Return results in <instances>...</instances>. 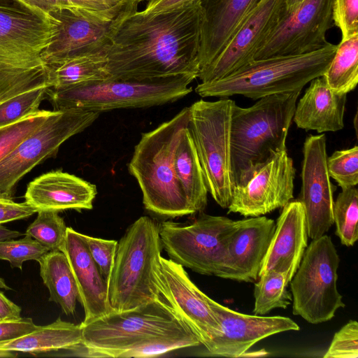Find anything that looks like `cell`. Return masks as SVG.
<instances>
[{"instance_id": "cell-44", "label": "cell", "mask_w": 358, "mask_h": 358, "mask_svg": "<svg viewBox=\"0 0 358 358\" xmlns=\"http://www.w3.org/2000/svg\"><path fill=\"white\" fill-rule=\"evenodd\" d=\"M21 311L20 306L9 300L0 291V321L18 320L21 317Z\"/></svg>"}, {"instance_id": "cell-31", "label": "cell", "mask_w": 358, "mask_h": 358, "mask_svg": "<svg viewBox=\"0 0 358 358\" xmlns=\"http://www.w3.org/2000/svg\"><path fill=\"white\" fill-rule=\"evenodd\" d=\"M291 280L288 273L276 270L261 274L254 287V315H264L275 308H287L292 301L287 289Z\"/></svg>"}, {"instance_id": "cell-33", "label": "cell", "mask_w": 358, "mask_h": 358, "mask_svg": "<svg viewBox=\"0 0 358 358\" xmlns=\"http://www.w3.org/2000/svg\"><path fill=\"white\" fill-rule=\"evenodd\" d=\"M34 221L30 224L25 234L31 236L49 251L60 250L66 237V224L58 212L38 210Z\"/></svg>"}, {"instance_id": "cell-16", "label": "cell", "mask_w": 358, "mask_h": 358, "mask_svg": "<svg viewBox=\"0 0 358 358\" xmlns=\"http://www.w3.org/2000/svg\"><path fill=\"white\" fill-rule=\"evenodd\" d=\"M285 12V0H262L217 57L200 69L201 83L221 79L252 62Z\"/></svg>"}, {"instance_id": "cell-46", "label": "cell", "mask_w": 358, "mask_h": 358, "mask_svg": "<svg viewBox=\"0 0 358 358\" xmlns=\"http://www.w3.org/2000/svg\"><path fill=\"white\" fill-rule=\"evenodd\" d=\"M22 234L15 230H11L0 224V241L17 238Z\"/></svg>"}, {"instance_id": "cell-41", "label": "cell", "mask_w": 358, "mask_h": 358, "mask_svg": "<svg viewBox=\"0 0 358 358\" xmlns=\"http://www.w3.org/2000/svg\"><path fill=\"white\" fill-rule=\"evenodd\" d=\"M36 327L37 325L29 317L0 321V343L23 336L33 331Z\"/></svg>"}, {"instance_id": "cell-30", "label": "cell", "mask_w": 358, "mask_h": 358, "mask_svg": "<svg viewBox=\"0 0 358 358\" xmlns=\"http://www.w3.org/2000/svg\"><path fill=\"white\" fill-rule=\"evenodd\" d=\"M337 93L348 94L358 83V34L341 40L322 76Z\"/></svg>"}, {"instance_id": "cell-15", "label": "cell", "mask_w": 358, "mask_h": 358, "mask_svg": "<svg viewBox=\"0 0 358 358\" xmlns=\"http://www.w3.org/2000/svg\"><path fill=\"white\" fill-rule=\"evenodd\" d=\"M332 8L333 0H304L286 9L254 60L302 55L324 47L327 33L334 25Z\"/></svg>"}, {"instance_id": "cell-39", "label": "cell", "mask_w": 358, "mask_h": 358, "mask_svg": "<svg viewBox=\"0 0 358 358\" xmlns=\"http://www.w3.org/2000/svg\"><path fill=\"white\" fill-rule=\"evenodd\" d=\"M89 251L104 280L108 282L113 266L117 241L95 238L81 234Z\"/></svg>"}, {"instance_id": "cell-34", "label": "cell", "mask_w": 358, "mask_h": 358, "mask_svg": "<svg viewBox=\"0 0 358 358\" xmlns=\"http://www.w3.org/2000/svg\"><path fill=\"white\" fill-rule=\"evenodd\" d=\"M49 88L41 87L22 93L0 105V129L39 110Z\"/></svg>"}, {"instance_id": "cell-45", "label": "cell", "mask_w": 358, "mask_h": 358, "mask_svg": "<svg viewBox=\"0 0 358 358\" xmlns=\"http://www.w3.org/2000/svg\"><path fill=\"white\" fill-rule=\"evenodd\" d=\"M192 0H148L145 8L141 12L152 13L177 8Z\"/></svg>"}, {"instance_id": "cell-28", "label": "cell", "mask_w": 358, "mask_h": 358, "mask_svg": "<svg viewBox=\"0 0 358 358\" xmlns=\"http://www.w3.org/2000/svg\"><path fill=\"white\" fill-rule=\"evenodd\" d=\"M37 262L43 282L49 290V301L58 304L66 315H73L79 294L65 255L60 250L49 251Z\"/></svg>"}, {"instance_id": "cell-10", "label": "cell", "mask_w": 358, "mask_h": 358, "mask_svg": "<svg viewBox=\"0 0 358 358\" xmlns=\"http://www.w3.org/2000/svg\"><path fill=\"white\" fill-rule=\"evenodd\" d=\"M340 257L329 236L312 240L290 281L292 313L317 324L345 306L337 288Z\"/></svg>"}, {"instance_id": "cell-9", "label": "cell", "mask_w": 358, "mask_h": 358, "mask_svg": "<svg viewBox=\"0 0 358 358\" xmlns=\"http://www.w3.org/2000/svg\"><path fill=\"white\" fill-rule=\"evenodd\" d=\"M235 101L200 99L189 106L188 129L203 172L208 193L222 208L231 203L234 179L231 154V117Z\"/></svg>"}, {"instance_id": "cell-12", "label": "cell", "mask_w": 358, "mask_h": 358, "mask_svg": "<svg viewBox=\"0 0 358 358\" xmlns=\"http://www.w3.org/2000/svg\"><path fill=\"white\" fill-rule=\"evenodd\" d=\"M201 213L189 224L172 221L160 223L161 243L173 262L199 274L216 276L238 220Z\"/></svg>"}, {"instance_id": "cell-18", "label": "cell", "mask_w": 358, "mask_h": 358, "mask_svg": "<svg viewBox=\"0 0 358 358\" xmlns=\"http://www.w3.org/2000/svg\"><path fill=\"white\" fill-rule=\"evenodd\" d=\"M162 297L204 346L220 333L219 322L206 294L191 280L184 267L161 257L157 271Z\"/></svg>"}, {"instance_id": "cell-27", "label": "cell", "mask_w": 358, "mask_h": 358, "mask_svg": "<svg viewBox=\"0 0 358 358\" xmlns=\"http://www.w3.org/2000/svg\"><path fill=\"white\" fill-rule=\"evenodd\" d=\"M174 169L193 213L207 206L208 189L203 172L188 127L184 131L174 154Z\"/></svg>"}, {"instance_id": "cell-38", "label": "cell", "mask_w": 358, "mask_h": 358, "mask_svg": "<svg viewBox=\"0 0 358 358\" xmlns=\"http://www.w3.org/2000/svg\"><path fill=\"white\" fill-rule=\"evenodd\" d=\"M324 358L358 357V323L350 320L335 333Z\"/></svg>"}, {"instance_id": "cell-11", "label": "cell", "mask_w": 358, "mask_h": 358, "mask_svg": "<svg viewBox=\"0 0 358 358\" xmlns=\"http://www.w3.org/2000/svg\"><path fill=\"white\" fill-rule=\"evenodd\" d=\"M136 0H125L106 11L59 8L48 15L56 22L57 30L41 53L48 66L71 58L106 49L122 22L138 10Z\"/></svg>"}, {"instance_id": "cell-29", "label": "cell", "mask_w": 358, "mask_h": 358, "mask_svg": "<svg viewBox=\"0 0 358 358\" xmlns=\"http://www.w3.org/2000/svg\"><path fill=\"white\" fill-rule=\"evenodd\" d=\"M106 50H101L67 59L48 67L50 87L59 90L110 79Z\"/></svg>"}, {"instance_id": "cell-3", "label": "cell", "mask_w": 358, "mask_h": 358, "mask_svg": "<svg viewBox=\"0 0 358 358\" xmlns=\"http://www.w3.org/2000/svg\"><path fill=\"white\" fill-rule=\"evenodd\" d=\"M57 30L55 20L21 0H0V105L22 93L50 88L41 53Z\"/></svg>"}, {"instance_id": "cell-6", "label": "cell", "mask_w": 358, "mask_h": 358, "mask_svg": "<svg viewBox=\"0 0 358 358\" xmlns=\"http://www.w3.org/2000/svg\"><path fill=\"white\" fill-rule=\"evenodd\" d=\"M301 92L268 95L248 108L234 103L231 154L234 185L272 154L287 150V136Z\"/></svg>"}, {"instance_id": "cell-40", "label": "cell", "mask_w": 358, "mask_h": 358, "mask_svg": "<svg viewBox=\"0 0 358 358\" xmlns=\"http://www.w3.org/2000/svg\"><path fill=\"white\" fill-rule=\"evenodd\" d=\"M333 21L341 40L358 34V0H333Z\"/></svg>"}, {"instance_id": "cell-48", "label": "cell", "mask_w": 358, "mask_h": 358, "mask_svg": "<svg viewBox=\"0 0 358 358\" xmlns=\"http://www.w3.org/2000/svg\"><path fill=\"white\" fill-rule=\"evenodd\" d=\"M0 289H4L6 290L10 289V287H8L4 280L1 278H0Z\"/></svg>"}, {"instance_id": "cell-2", "label": "cell", "mask_w": 358, "mask_h": 358, "mask_svg": "<svg viewBox=\"0 0 358 358\" xmlns=\"http://www.w3.org/2000/svg\"><path fill=\"white\" fill-rule=\"evenodd\" d=\"M80 326L82 343L93 357H151L201 345L162 296Z\"/></svg>"}, {"instance_id": "cell-32", "label": "cell", "mask_w": 358, "mask_h": 358, "mask_svg": "<svg viewBox=\"0 0 358 358\" xmlns=\"http://www.w3.org/2000/svg\"><path fill=\"white\" fill-rule=\"evenodd\" d=\"M334 224L341 243L353 246L358 239V190L352 187L343 189L334 203Z\"/></svg>"}, {"instance_id": "cell-26", "label": "cell", "mask_w": 358, "mask_h": 358, "mask_svg": "<svg viewBox=\"0 0 358 358\" xmlns=\"http://www.w3.org/2000/svg\"><path fill=\"white\" fill-rule=\"evenodd\" d=\"M82 327L63 321L59 317L54 322L37 326L23 336L0 343V350L26 352L32 355L69 350L82 344Z\"/></svg>"}, {"instance_id": "cell-42", "label": "cell", "mask_w": 358, "mask_h": 358, "mask_svg": "<svg viewBox=\"0 0 358 358\" xmlns=\"http://www.w3.org/2000/svg\"><path fill=\"white\" fill-rule=\"evenodd\" d=\"M35 213L36 210L25 201L17 203L13 199L0 198V224L25 219Z\"/></svg>"}, {"instance_id": "cell-20", "label": "cell", "mask_w": 358, "mask_h": 358, "mask_svg": "<svg viewBox=\"0 0 358 358\" xmlns=\"http://www.w3.org/2000/svg\"><path fill=\"white\" fill-rule=\"evenodd\" d=\"M275 229L265 216L238 220L224 252L216 276L238 282H255Z\"/></svg>"}, {"instance_id": "cell-7", "label": "cell", "mask_w": 358, "mask_h": 358, "mask_svg": "<svg viewBox=\"0 0 358 358\" xmlns=\"http://www.w3.org/2000/svg\"><path fill=\"white\" fill-rule=\"evenodd\" d=\"M162 248L159 224L152 218L141 216L128 227L117 243L108 282L113 311L132 310L162 296L157 280Z\"/></svg>"}, {"instance_id": "cell-5", "label": "cell", "mask_w": 358, "mask_h": 358, "mask_svg": "<svg viewBox=\"0 0 358 358\" xmlns=\"http://www.w3.org/2000/svg\"><path fill=\"white\" fill-rule=\"evenodd\" d=\"M336 48L337 45L328 42L308 53L253 60L221 79L200 83L195 92L201 97L227 98L239 94L257 100L268 95L302 90L312 80L323 75Z\"/></svg>"}, {"instance_id": "cell-21", "label": "cell", "mask_w": 358, "mask_h": 358, "mask_svg": "<svg viewBox=\"0 0 358 358\" xmlns=\"http://www.w3.org/2000/svg\"><path fill=\"white\" fill-rule=\"evenodd\" d=\"M67 258L79 294V302L85 311L81 325L87 324L113 310L108 296V283L94 261L81 234L66 228L60 248Z\"/></svg>"}, {"instance_id": "cell-47", "label": "cell", "mask_w": 358, "mask_h": 358, "mask_svg": "<svg viewBox=\"0 0 358 358\" xmlns=\"http://www.w3.org/2000/svg\"><path fill=\"white\" fill-rule=\"evenodd\" d=\"M303 1L304 0H285L287 10L289 11L294 9Z\"/></svg>"}, {"instance_id": "cell-35", "label": "cell", "mask_w": 358, "mask_h": 358, "mask_svg": "<svg viewBox=\"0 0 358 358\" xmlns=\"http://www.w3.org/2000/svg\"><path fill=\"white\" fill-rule=\"evenodd\" d=\"M53 111L39 110L23 119L0 129V162L24 138L31 134Z\"/></svg>"}, {"instance_id": "cell-23", "label": "cell", "mask_w": 358, "mask_h": 358, "mask_svg": "<svg viewBox=\"0 0 358 358\" xmlns=\"http://www.w3.org/2000/svg\"><path fill=\"white\" fill-rule=\"evenodd\" d=\"M259 276L269 270L288 273L292 278L308 246L305 210L299 200L282 208Z\"/></svg>"}, {"instance_id": "cell-36", "label": "cell", "mask_w": 358, "mask_h": 358, "mask_svg": "<svg viewBox=\"0 0 358 358\" xmlns=\"http://www.w3.org/2000/svg\"><path fill=\"white\" fill-rule=\"evenodd\" d=\"M327 169L330 178L342 189L355 187L358 183V146L335 151L327 157Z\"/></svg>"}, {"instance_id": "cell-4", "label": "cell", "mask_w": 358, "mask_h": 358, "mask_svg": "<svg viewBox=\"0 0 358 358\" xmlns=\"http://www.w3.org/2000/svg\"><path fill=\"white\" fill-rule=\"evenodd\" d=\"M189 107L155 129L143 133L128 164L143 194L145 208L159 216L174 218L194 214L174 169V154L188 127Z\"/></svg>"}, {"instance_id": "cell-37", "label": "cell", "mask_w": 358, "mask_h": 358, "mask_svg": "<svg viewBox=\"0 0 358 358\" xmlns=\"http://www.w3.org/2000/svg\"><path fill=\"white\" fill-rule=\"evenodd\" d=\"M48 252L49 250L45 246L27 234L19 240L13 238L0 241V259L8 261L13 268L20 270L24 262L38 261Z\"/></svg>"}, {"instance_id": "cell-17", "label": "cell", "mask_w": 358, "mask_h": 358, "mask_svg": "<svg viewBox=\"0 0 358 358\" xmlns=\"http://www.w3.org/2000/svg\"><path fill=\"white\" fill-rule=\"evenodd\" d=\"M324 134L308 135L303 146L301 189L299 201L305 210L308 236L317 239L334 224V192L327 169Z\"/></svg>"}, {"instance_id": "cell-43", "label": "cell", "mask_w": 358, "mask_h": 358, "mask_svg": "<svg viewBox=\"0 0 358 358\" xmlns=\"http://www.w3.org/2000/svg\"><path fill=\"white\" fill-rule=\"evenodd\" d=\"M27 5L38 9L43 13H49L59 8H76L71 0H21ZM78 9V8H76Z\"/></svg>"}, {"instance_id": "cell-22", "label": "cell", "mask_w": 358, "mask_h": 358, "mask_svg": "<svg viewBox=\"0 0 358 358\" xmlns=\"http://www.w3.org/2000/svg\"><path fill=\"white\" fill-rule=\"evenodd\" d=\"M97 194L94 185L74 175L55 171L29 182L25 202L38 210H90Z\"/></svg>"}, {"instance_id": "cell-19", "label": "cell", "mask_w": 358, "mask_h": 358, "mask_svg": "<svg viewBox=\"0 0 358 358\" xmlns=\"http://www.w3.org/2000/svg\"><path fill=\"white\" fill-rule=\"evenodd\" d=\"M208 303L220 329V333L204 346L213 355L242 357L252 346L266 337L283 331L299 330V325L287 317L238 313L210 297Z\"/></svg>"}, {"instance_id": "cell-8", "label": "cell", "mask_w": 358, "mask_h": 358, "mask_svg": "<svg viewBox=\"0 0 358 358\" xmlns=\"http://www.w3.org/2000/svg\"><path fill=\"white\" fill-rule=\"evenodd\" d=\"M197 76L181 74L143 80L108 79L63 90H50L55 110L71 108L101 113L173 103L189 94Z\"/></svg>"}, {"instance_id": "cell-49", "label": "cell", "mask_w": 358, "mask_h": 358, "mask_svg": "<svg viewBox=\"0 0 358 358\" xmlns=\"http://www.w3.org/2000/svg\"><path fill=\"white\" fill-rule=\"evenodd\" d=\"M136 1H138L139 3H141V1H146V0H136Z\"/></svg>"}, {"instance_id": "cell-25", "label": "cell", "mask_w": 358, "mask_h": 358, "mask_svg": "<svg viewBox=\"0 0 358 358\" xmlns=\"http://www.w3.org/2000/svg\"><path fill=\"white\" fill-rule=\"evenodd\" d=\"M310 83L296 105L292 119L294 123L299 128L318 133L341 130L347 94L332 90L322 76Z\"/></svg>"}, {"instance_id": "cell-14", "label": "cell", "mask_w": 358, "mask_h": 358, "mask_svg": "<svg viewBox=\"0 0 358 358\" xmlns=\"http://www.w3.org/2000/svg\"><path fill=\"white\" fill-rule=\"evenodd\" d=\"M295 171L287 150L272 154L235 183L227 213L258 217L282 208L294 198Z\"/></svg>"}, {"instance_id": "cell-13", "label": "cell", "mask_w": 358, "mask_h": 358, "mask_svg": "<svg viewBox=\"0 0 358 358\" xmlns=\"http://www.w3.org/2000/svg\"><path fill=\"white\" fill-rule=\"evenodd\" d=\"M99 114L76 108L53 110L0 162V198L13 199L14 187L25 174L56 155L62 143L89 127Z\"/></svg>"}, {"instance_id": "cell-24", "label": "cell", "mask_w": 358, "mask_h": 358, "mask_svg": "<svg viewBox=\"0 0 358 358\" xmlns=\"http://www.w3.org/2000/svg\"><path fill=\"white\" fill-rule=\"evenodd\" d=\"M261 1L199 0L203 11L199 51L200 69L217 57Z\"/></svg>"}, {"instance_id": "cell-1", "label": "cell", "mask_w": 358, "mask_h": 358, "mask_svg": "<svg viewBox=\"0 0 358 358\" xmlns=\"http://www.w3.org/2000/svg\"><path fill=\"white\" fill-rule=\"evenodd\" d=\"M202 22L199 0L157 13L134 11L105 49L110 79L198 76Z\"/></svg>"}]
</instances>
